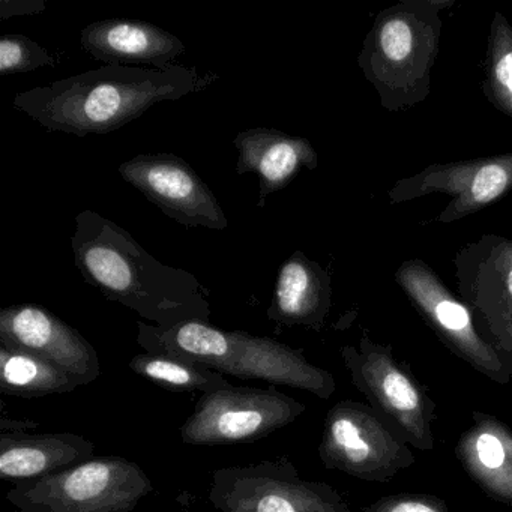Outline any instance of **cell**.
Returning <instances> with one entry per match:
<instances>
[{
    "instance_id": "cell-1",
    "label": "cell",
    "mask_w": 512,
    "mask_h": 512,
    "mask_svg": "<svg viewBox=\"0 0 512 512\" xmlns=\"http://www.w3.org/2000/svg\"><path fill=\"white\" fill-rule=\"evenodd\" d=\"M196 67L104 65L46 86L19 92L14 109L56 133L85 137L109 134L145 115L155 104L178 101L218 82Z\"/></svg>"
},
{
    "instance_id": "cell-2",
    "label": "cell",
    "mask_w": 512,
    "mask_h": 512,
    "mask_svg": "<svg viewBox=\"0 0 512 512\" xmlns=\"http://www.w3.org/2000/svg\"><path fill=\"white\" fill-rule=\"evenodd\" d=\"M85 281L158 328L209 322V290L191 272L152 257L124 227L94 211L80 212L71 236Z\"/></svg>"
},
{
    "instance_id": "cell-3",
    "label": "cell",
    "mask_w": 512,
    "mask_h": 512,
    "mask_svg": "<svg viewBox=\"0 0 512 512\" xmlns=\"http://www.w3.org/2000/svg\"><path fill=\"white\" fill-rule=\"evenodd\" d=\"M137 343L145 352L176 356L244 380L289 386L329 400L337 391L328 370L310 364L301 350L244 331H224L202 320L158 328L137 322Z\"/></svg>"
},
{
    "instance_id": "cell-4",
    "label": "cell",
    "mask_w": 512,
    "mask_h": 512,
    "mask_svg": "<svg viewBox=\"0 0 512 512\" xmlns=\"http://www.w3.org/2000/svg\"><path fill=\"white\" fill-rule=\"evenodd\" d=\"M152 490L139 464L106 455L46 478L17 482L7 499L17 512H133Z\"/></svg>"
},
{
    "instance_id": "cell-5",
    "label": "cell",
    "mask_w": 512,
    "mask_h": 512,
    "mask_svg": "<svg viewBox=\"0 0 512 512\" xmlns=\"http://www.w3.org/2000/svg\"><path fill=\"white\" fill-rule=\"evenodd\" d=\"M353 386L368 404L418 451H433L437 404L418 377L397 361L391 346L364 335L359 347L341 350Z\"/></svg>"
},
{
    "instance_id": "cell-6",
    "label": "cell",
    "mask_w": 512,
    "mask_h": 512,
    "mask_svg": "<svg viewBox=\"0 0 512 512\" xmlns=\"http://www.w3.org/2000/svg\"><path fill=\"white\" fill-rule=\"evenodd\" d=\"M412 446L370 406L343 400L323 425L319 457L326 469L368 482H389L416 463Z\"/></svg>"
},
{
    "instance_id": "cell-7",
    "label": "cell",
    "mask_w": 512,
    "mask_h": 512,
    "mask_svg": "<svg viewBox=\"0 0 512 512\" xmlns=\"http://www.w3.org/2000/svg\"><path fill=\"white\" fill-rule=\"evenodd\" d=\"M209 500L220 512H350L332 485L305 481L287 458L215 470Z\"/></svg>"
},
{
    "instance_id": "cell-8",
    "label": "cell",
    "mask_w": 512,
    "mask_h": 512,
    "mask_svg": "<svg viewBox=\"0 0 512 512\" xmlns=\"http://www.w3.org/2000/svg\"><path fill=\"white\" fill-rule=\"evenodd\" d=\"M304 403L272 388L230 385L206 392L182 425V443L236 445L265 439L304 415Z\"/></svg>"
},
{
    "instance_id": "cell-9",
    "label": "cell",
    "mask_w": 512,
    "mask_h": 512,
    "mask_svg": "<svg viewBox=\"0 0 512 512\" xmlns=\"http://www.w3.org/2000/svg\"><path fill=\"white\" fill-rule=\"evenodd\" d=\"M118 170L125 182L182 226L229 227L217 197L184 158L169 152L137 155Z\"/></svg>"
},
{
    "instance_id": "cell-10",
    "label": "cell",
    "mask_w": 512,
    "mask_h": 512,
    "mask_svg": "<svg viewBox=\"0 0 512 512\" xmlns=\"http://www.w3.org/2000/svg\"><path fill=\"white\" fill-rule=\"evenodd\" d=\"M0 344L31 353L79 382H95L101 376L97 350L73 326L40 305H11L0 311Z\"/></svg>"
},
{
    "instance_id": "cell-11",
    "label": "cell",
    "mask_w": 512,
    "mask_h": 512,
    "mask_svg": "<svg viewBox=\"0 0 512 512\" xmlns=\"http://www.w3.org/2000/svg\"><path fill=\"white\" fill-rule=\"evenodd\" d=\"M80 46L106 65H152L166 70L185 53V44L176 35L149 22L109 19L91 23L80 34Z\"/></svg>"
},
{
    "instance_id": "cell-12",
    "label": "cell",
    "mask_w": 512,
    "mask_h": 512,
    "mask_svg": "<svg viewBox=\"0 0 512 512\" xmlns=\"http://www.w3.org/2000/svg\"><path fill=\"white\" fill-rule=\"evenodd\" d=\"M233 145L239 152L236 173L259 176V208L271 194L287 187L299 170L317 166L316 151L307 139L280 130L251 128L239 133Z\"/></svg>"
},
{
    "instance_id": "cell-13",
    "label": "cell",
    "mask_w": 512,
    "mask_h": 512,
    "mask_svg": "<svg viewBox=\"0 0 512 512\" xmlns=\"http://www.w3.org/2000/svg\"><path fill=\"white\" fill-rule=\"evenodd\" d=\"M97 457L95 443L74 433L0 431V478L34 481Z\"/></svg>"
},
{
    "instance_id": "cell-14",
    "label": "cell",
    "mask_w": 512,
    "mask_h": 512,
    "mask_svg": "<svg viewBox=\"0 0 512 512\" xmlns=\"http://www.w3.org/2000/svg\"><path fill=\"white\" fill-rule=\"evenodd\" d=\"M455 457L464 472L490 499L512 508V430L490 413L472 412Z\"/></svg>"
},
{
    "instance_id": "cell-15",
    "label": "cell",
    "mask_w": 512,
    "mask_h": 512,
    "mask_svg": "<svg viewBox=\"0 0 512 512\" xmlns=\"http://www.w3.org/2000/svg\"><path fill=\"white\" fill-rule=\"evenodd\" d=\"M331 305L329 278L304 253H293L278 272L266 316L284 326L320 331Z\"/></svg>"
},
{
    "instance_id": "cell-16",
    "label": "cell",
    "mask_w": 512,
    "mask_h": 512,
    "mask_svg": "<svg viewBox=\"0 0 512 512\" xmlns=\"http://www.w3.org/2000/svg\"><path fill=\"white\" fill-rule=\"evenodd\" d=\"M79 382L50 362L0 344V391L11 397L38 398L67 394Z\"/></svg>"
},
{
    "instance_id": "cell-17",
    "label": "cell",
    "mask_w": 512,
    "mask_h": 512,
    "mask_svg": "<svg viewBox=\"0 0 512 512\" xmlns=\"http://www.w3.org/2000/svg\"><path fill=\"white\" fill-rule=\"evenodd\" d=\"M130 370L137 376L172 392L218 391L233 385L224 374L176 356L145 352L134 356Z\"/></svg>"
},
{
    "instance_id": "cell-18",
    "label": "cell",
    "mask_w": 512,
    "mask_h": 512,
    "mask_svg": "<svg viewBox=\"0 0 512 512\" xmlns=\"http://www.w3.org/2000/svg\"><path fill=\"white\" fill-rule=\"evenodd\" d=\"M58 64V59L25 35H5L0 41V76L31 73Z\"/></svg>"
},
{
    "instance_id": "cell-19",
    "label": "cell",
    "mask_w": 512,
    "mask_h": 512,
    "mask_svg": "<svg viewBox=\"0 0 512 512\" xmlns=\"http://www.w3.org/2000/svg\"><path fill=\"white\" fill-rule=\"evenodd\" d=\"M362 512H449L440 497L431 494L401 493L380 497Z\"/></svg>"
},
{
    "instance_id": "cell-20",
    "label": "cell",
    "mask_w": 512,
    "mask_h": 512,
    "mask_svg": "<svg viewBox=\"0 0 512 512\" xmlns=\"http://www.w3.org/2000/svg\"><path fill=\"white\" fill-rule=\"evenodd\" d=\"M509 185V173L499 164H490V166L482 167L475 176L473 182L472 199L475 203H488L499 197L506 187Z\"/></svg>"
},
{
    "instance_id": "cell-21",
    "label": "cell",
    "mask_w": 512,
    "mask_h": 512,
    "mask_svg": "<svg viewBox=\"0 0 512 512\" xmlns=\"http://www.w3.org/2000/svg\"><path fill=\"white\" fill-rule=\"evenodd\" d=\"M413 35L409 25L403 20H391L380 32V46L386 58L403 61L412 52Z\"/></svg>"
},
{
    "instance_id": "cell-22",
    "label": "cell",
    "mask_w": 512,
    "mask_h": 512,
    "mask_svg": "<svg viewBox=\"0 0 512 512\" xmlns=\"http://www.w3.org/2000/svg\"><path fill=\"white\" fill-rule=\"evenodd\" d=\"M2 19H7L11 16H28V14H40L46 10V4L44 2H2Z\"/></svg>"
},
{
    "instance_id": "cell-23",
    "label": "cell",
    "mask_w": 512,
    "mask_h": 512,
    "mask_svg": "<svg viewBox=\"0 0 512 512\" xmlns=\"http://www.w3.org/2000/svg\"><path fill=\"white\" fill-rule=\"evenodd\" d=\"M496 76L500 85L512 92V52L500 59L496 67Z\"/></svg>"
}]
</instances>
